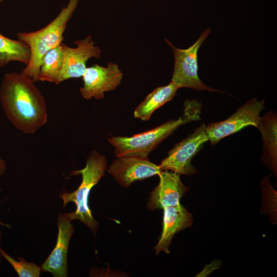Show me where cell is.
Returning <instances> with one entry per match:
<instances>
[{
	"instance_id": "obj_1",
	"label": "cell",
	"mask_w": 277,
	"mask_h": 277,
	"mask_svg": "<svg viewBox=\"0 0 277 277\" xmlns=\"http://www.w3.org/2000/svg\"><path fill=\"white\" fill-rule=\"evenodd\" d=\"M0 102L8 120L17 130L32 134L48 121L45 98L29 77L7 72L0 87Z\"/></svg>"
},
{
	"instance_id": "obj_2",
	"label": "cell",
	"mask_w": 277,
	"mask_h": 277,
	"mask_svg": "<svg viewBox=\"0 0 277 277\" xmlns=\"http://www.w3.org/2000/svg\"><path fill=\"white\" fill-rule=\"evenodd\" d=\"M201 103L195 100L184 102L183 115L171 120L150 130L131 136H113L108 138L114 147L117 156H135L147 158L163 141L167 138L181 126L201 119Z\"/></svg>"
},
{
	"instance_id": "obj_3",
	"label": "cell",
	"mask_w": 277,
	"mask_h": 277,
	"mask_svg": "<svg viewBox=\"0 0 277 277\" xmlns=\"http://www.w3.org/2000/svg\"><path fill=\"white\" fill-rule=\"evenodd\" d=\"M78 1L69 0L58 14L44 28L33 32L17 33V39L27 45L30 50L29 62L21 73L30 78L33 82L38 81L44 56L62 43L67 25L77 7Z\"/></svg>"
},
{
	"instance_id": "obj_4",
	"label": "cell",
	"mask_w": 277,
	"mask_h": 277,
	"mask_svg": "<svg viewBox=\"0 0 277 277\" xmlns=\"http://www.w3.org/2000/svg\"><path fill=\"white\" fill-rule=\"evenodd\" d=\"M107 167V161L105 155L92 151L86 161L85 167L81 170L72 171L70 175H82V182L77 189L73 192L66 191L59 195L65 207L68 203L73 202L75 210L64 215L70 221L79 220L86 224L94 234L98 227L97 222L94 218L89 206L88 199L91 189L103 176Z\"/></svg>"
},
{
	"instance_id": "obj_5",
	"label": "cell",
	"mask_w": 277,
	"mask_h": 277,
	"mask_svg": "<svg viewBox=\"0 0 277 277\" xmlns=\"http://www.w3.org/2000/svg\"><path fill=\"white\" fill-rule=\"evenodd\" d=\"M210 32V30L208 28L192 45L185 49L175 47L165 38L172 49L174 56V70L171 81L179 88L186 87L197 90L221 92L205 85L198 75L197 52Z\"/></svg>"
},
{
	"instance_id": "obj_6",
	"label": "cell",
	"mask_w": 277,
	"mask_h": 277,
	"mask_svg": "<svg viewBox=\"0 0 277 277\" xmlns=\"http://www.w3.org/2000/svg\"><path fill=\"white\" fill-rule=\"evenodd\" d=\"M206 127L204 123L202 124L192 134L176 144L159 165L161 169L185 175L196 173L197 170L191 161L204 144L208 141Z\"/></svg>"
},
{
	"instance_id": "obj_7",
	"label": "cell",
	"mask_w": 277,
	"mask_h": 277,
	"mask_svg": "<svg viewBox=\"0 0 277 277\" xmlns=\"http://www.w3.org/2000/svg\"><path fill=\"white\" fill-rule=\"evenodd\" d=\"M264 108V100L253 98L247 101L226 120L206 126L208 141L214 145L246 127L252 126L258 129L261 117L260 114Z\"/></svg>"
},
{
	"instance_id": "obj_8",
	"label": "cell",
	"mask_w": 277,
	"mask_h": 277,
	"mask_svg": "<svg viewBox=\"0 0 277 277\" xmlns=\"http://www.w3.org/2000/svg\"><path fill=\"white\" fill-rule=\"evenodd\" d=\"M123 73L118 66L109 62L107 67L97 64L87 67L83 76V86L80 88L82 96L86 100L102 99L106 92L115 90L121 84Z\"/></svg>"
},
{
	"instance_id": "obj_9",
	"label": "cell",
	"mask_w": 277,
	"mask_h": 277,
	"mask_svg": "<svg viewBox=\"0 0 277 277\" xmlns=\"http://www.w3.org/2000/svg\"><path fill=\"white\" fill-rule=\"evenodd\" d=\"M162 171L159 165L150 162L148 157L135 156H117L108 169V172L124 188L135 181L159 175Z\"/></svg>"
},
{
	"instance_id": "obj_10",
	"label": "cell",
	"mask_w": 277,
	"mask_h": 277,
	"mask_svg": "<svg viewBox=\"0 0 277 277\" xmlns=\"http://www.w3.org/2000/svg\"><path fill=\"white\" fill-rule=\"evenodd\" d=\"M75 48L61 44L64 52V62L58 77V85L67 80L82 77L87 67L86 63L90 58H100L101 49L95 46L91 35L74 42Z\"/></svg>"
},
{
	"instance_id": "obj_11",
	"label": "cell",
	"mask_w": 277,
	"mask_h": 277,
	"mask_svg": "<svg viewBox=\"0 0 277 277\" xmlns=\"http://www.w3.org/2000/svg\"><path fill=\"white\" fill-rule=\"evenodd\" d=\"M57 225L58 233L56 245L40 267L42 272H49L54 277H66L68 276L67 252L74 229L71 222L62 213L58 215Z\"/></svg>"
},
{
	"instance_id": "obj_12",
	"label": "cell",
	"mask_w": 277,
	"mask_h": 277,
	"mask_svg": "<svg viewBox=\"0 0 277 277\" xmlns=\"http://www.w3.org/2000/svg\"><path fill=\"white\" fill-rule=\"evenodd\" d=\"M180 174L163 170L160 174L157 186L150 192L147 204L148 209H163L180 203V200L189 189L181 181Z\"/></svg>"
},
{
	"instance_id": "obj_13",
	"label": "cell",
	"mask_w": 277,
	"mask_h": 277,
	"mask_svg": "<svg viewBox=\"0 0 277 277\" xmlns=\"http://www.w3.org/2000/svg\"><path fill=\"white\" fill-rule=\"evenodd\" d=\"M163 228L159 242L154 247L155 254L164 251L169 254V247L175 234L192 226V215L181 203L163 209Z\"/></svg>"
},
{
	"instance_id": "obj_14",
	"label": "cell",
	"mask_w": 277,
	"mask_h": 277,
	"mask_svg": "<svg viewBox=\"0 0 277 277\" xmlns=\"http://www.w3.org/2000/svg\"><path fill=\"white\" fill-rule=\"evenodd\" d=\"M258 129L262 134V160L276 174L277 161V116L269 111L261 117Z\"/></svg>"
},
{
	"instance_id": "obj_15",
	"label": "cell",
	"mask_w": 277,
	"mask_h": 277,
	"mask_svg": "<svg viewBox=\"0 0 277 277\" xmlns=\"http://www.w3.org/2000/svg\"><path fill=\"white\" fill-rule=\"evenodd\" d=\"M179 89L171 81L155 88L135 108L134 116L142 121L148 120L154 111L173 98Z\"/></svg>"
},
{
	"instance_id": "obj_16",
	"label": "cell",
	"mask_w": 277,
	"mask_h": 277,
	"mask_svg": "<svg viewBox=\"0 0 277 277\" xmlns=\"http://www.w3.org/2000/svg\"><path fill=\"white\" fill-rule=\"evenodd\" d=\"M30 58V50L27 45L0 33V68L12 62L22 63L26 66Z\"/></svg>"
},
{
	"instance_id": "obj_17",
	"label": "cell",
	"mask_w": 277,
	"mask_h": 277,
	"mask_svg": "<svg viewBox=\"0 0 277 277\" xmlns=\"http://www.w3.org/2000/svg\"><path fill=\"white\" fill-rule=\"evenodd\" d=\"M64 57V52L61 45L49 51L43 58L38 81L48 82L58 85Z\"/></svg>"
},
{
	"instance_id": "obj_18",
	"label": "cell",
	"mask_w": 277,
	"mask_h": 277,
	"mask_svg": "<svg viewBox=\"0 0 277 277\" xmlns=\"http://www.w3.org/2000/svg\"><path fill=\"white\" fill-rule=\"evenodd\" d=\"M0 253L12 266L19 277H39L42 272L40 266L33 262H28L23 258H17V261L9 255L0 247Z\"/></svg>"
},
{
	"instance_id": "obj_19",
	"label": "cell",
	"mask_w": 277,
	"mask_h": 277,
	"mask_svg": "<svg viewBox=\"0 0 277 277\" xmlns=\"http://www.w3.org/2000/svg\"><path fill=\"white\" fill-rule=\"evenodd\" d=\"M7 170V165L5 161L0 156V175L4 174Z\"/></svg>"
},
{
	"instance_id": "obj_20",
	"label": "cell",
	"mask_w": 277,
	"mask_h": 277,
	"mask_svg": "<svg viewBox=\"0 0 277 277\" xmlns=\"http://www.w3.org/2000/svg\"><path fill=\"white\" fill-rule=\"evenodd\" d=\"M2 233L1 231L0 230V242L1 241V240H2ZM3 259V258L2 256L0 253V264L2 262Z\"/></svg>"
},
{
	"instance_id": "obj_21",
	"label": "cell",
	"mask_w": 277,
	"mask_h": 277,
	"mask_svg": "<svg viewBox=\"0 0 277 277\" xmlns=\"http://www.w3.org/2000/svg\"><path fill=\"white\" fill-rule=\"evenodd\" d=\"M0 225L6 226V227H8V228H10V226L9 224L4 223L2 222L1 221H0Z\"/></svg>"
},
{
	"instance_id": "obj_22",
	"label": "cell",
	"mask_w": 277,
	"mask_h": 277,
	"mask_svg": "<svg viewBox=\"0 0 277 277\" xmlns=\"http://www.w3.org/2000/svg\"><path fill=\"white\" fill-rule=\"evenodd\" d=\"M4 0H0V3H2L4 1Z\"/></svg>"
}]
</instances>
